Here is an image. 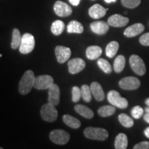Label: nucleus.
<instances>
[{"mask_svg": "<svg viewBox=\"0 0 149 149\" xmlns=\"http://www.w3.org/2000/svg\"><path fill=\"white\" fill-rule=\"evenodd\" d=\"M69 2L71 3L72 6H77L79 4L81 0H68Z\"/></svg>", "mask_w": 149, "mask_h": 149, "instance_id": "e433bc0d", "label": "nucleus"}, {"mask_svg": "<svg viewBox=\"0 0 149 149\" xmlns=\"http://www.w3.org/2000/svg\"><path fill=\"white\" fill-rule=\"evenodd\" d=\"M123 6L133 9L137 7L141 3V0H121Z\"/></svg>", "mask_w": 149, "mask_h": 149, "instance_id": "2f4dec72", "label": "nucleus"}, {"mask_svg": "<svg viewBox=\"0 0 149 149\" xmlns=\"http://www.w3.org/2000/svg\"><path fill=\"white\" fill-rule=\"evenodd\" d=\"M130 66L135 74L142 76L146 73V68L143 59L137 55H133L129 58Z\"/></svg>", "mask_w": 149, "mask_h": 149, "instance_id": "423d86ee", "label": "nucleus"}, {"mask_svg": "<svg viewBox=\"0 0 149 149\" xmlns=\"http://www.w3.org/2000/svg\"><path fill=\"white\" fill-rule=\"evenodd\" d=\"M65 24L61 20H56L51 25V32L53 35L58 36L64 32Z\"/></svg>", "mask_w": 149, "mask_h": 149, "instance_id": "a878e982", "label": "nucleus"}, {"mask_svg": "<svg viewBox=\"0 0 149 149\" xmlns=\"http://www.w3.org/2000/svg\"><path fill=\"white\" fill-rule=\"evenodd\" d=\"M81 97V91L79 87L74 86L72 88V101L73 102H77L79 101Z\"/></svg>", "mask_w": 149, "mask_h": 149, "instance_id": "72a5a7b5", "label": "nucleus"}, {"mask_svg": "<svg viewBox=\"0 0 149 149\" xmlns=\"http://www.w3.org/2000/svg\"><path fill=\"white\" fill-rule=\"evenodd\" d=\"M35 81V74L32 70H29L24 72L19 83V91L22 95H27L34 87Z\"/></svg>", "mask_w": 149, "mask_h": 149, "instance_id": "f257e3e1", "label": "nucleus"}, {"mask_svg": "<svg viewBox=\"0 0 149 149\" xmlns=\"http://www.w3.org/2000/svg\"><path fill=\"white\" fill-rule=\"evenodd\" d=\"M35 46V37L31 33H24L22 35L19 46V52L22 54H29L33 51Z\"/></svg>", "mask_w": 149, "mask_h": 149, "instance_id": "39448f33", "label": "nucleus"}, {"mask_svg": "<svg viewBox=\"0 0 149 149\" xmlns=\"http://www.w3.org/2000/svg\"><path fill=\"white\" fill-rule=\"evenodd\" d=\"M97 65L98 66L100 67V69L103 70V71L107 74L111 73L112 70H113V69H112V66L110 64V63L104 59H99L97 60Z\"/></svg>", "mask_w": 149, "mask_h": 149, "instance_id": "c756f323", "label": "nucleus"}, {"mask_svg": "<svg viewBox=\"0 0 149 149\" xmlns=\"http://www.w3.org/2000/svg\"><path fill=\"white\" fill-rule=\"evenodd\" d=\"M54 84L53 78L48 74H43L35 77L34 88L38 90H46Z\"/></svg>", "mask_w": 149, "mask_h": 149, "instance_id": "1a4fd4ad", "label": "nucleus"}, {"mask_svg": "<svg viewBox=\"0 0 149 149\" xmlns=\"http://www.w3.org/2000/svg\"><path fill=\"white\" fill-rule=\"evenodd\" d=\"M108 10H109L108 8H104L102 6L96 3V4H94L89 8L88 14L91 18L98 19H100L105 16Z\"/></svg>", "mask_w": 149, "mask_h": 149, "instance_id": "dca6fc26", "label": "nucleus"}, {"mask_svg": "<svg viewBox=\"0 0 149 149\" xmlns=\"http://www.w3.org/2000/svg\"><path fill=\"white\" fill-rule=\"evenodd\" d=\"M22 36H21V33L17 29H14L13 31L12 42H11V48L13 49H16L20 46L22 42Z\"/></svg>", "mask_w": 149, "mask_h": 149, "instance_id": "cd10ccee", "label": "nucleus"}, {"mask_svg": "<svg viewBox=\"0 0 149 149\" xmlns=\"http://www.w3.org/2000/svg\"><path fill=\"white\" fill-rule=\"evenodd\" d=\"M50 139L56 144L64 145L68 142L70 139V135L66 130L56 129L51 132L49 135Z\"/></svg>", "mask_w": 149, "mask_h": 149, "instance_id": "0eeeda50", "label": "nucleus"}, {"mask_svg": "<svg viewBox=\"0 0 149 149\" xmlns=\"http://www.w3.org/2000/svg\"><path fill=\"white\" fill-rule=\"evenodd\" d=\"M128 146V137L124 133H120L115 139V148L126 149Z\"/></svg>", "mask_w": 149, "mask_h": 149, "instance_id": "412c9836", "label": "nucleus"}, {"mask_svg": "<svg viewBox=\"0 0 149 149\" xmlns=\"http://www.w3.org/2000/svg\"><path fill=\"white\" fill-rule=\"evenodd\" d=\"M144 135L147 138L149 139V126L144 130Z\"/></svg>", "mask_w": 149, "mask_h": 149, "instance_id": "58836bf2", "label": "nucleus"}, {"mask_svg": "<svg viewBox=\"0 0 149 149\" xmlns=\"http://www.w3.org/2000/svg\"><path fill=\"white\" fill-rule=\"evenodd\" d=\"M144 110H145V111H146V113H149V107H148L145 108Z\"/></svg>", "mask_w": 149, "mask_h": 149, "instance_id": "79ce46f5", "label": "nucleus"}, {"mask_svg": "<svg viewBox=\"0 0 149 149\" xmlns=\"http://www.w3.org/2000/svg\"><path fill=\"white\" fill-rule=\"evenodd\" d=\"M91 90L92 92V95L95 99L97 102H102L104 100L105 95H104V91L102 88V86L97 81H94L91 84Z\"/></svg>", "mask_w": 149, "mask_h": 149, "instance_id": "a211bd4d", "label": "nucleus"}, {"mask_svg": "<svg viewBox=\"0 0 149 149\" xmlns=\"http://www.w3.org/2000/svg\"><path fill=\"white\" fill-rule=\"evenodd\" d=\"M91 31L99 35H105L109 30V24L104 21L93 22L90 25Z\"/></svg>", "mask_w": 149, "mask_h": 149, "instance_id": "2eb2a0df", "label": "nucleus"}, {"mask_svg": "<svg viewBox=\"0 0 149 149\" xmlns=\"http://www.w3.org/2000/svg\"><path fill=\"white\" fill-rule=\"evenodd\" d=\"M114 106H103L98 109V114L102 117H107L113 115L116 111Z\"/></svg>", "mask_w": 149, "mask_h": 149, "instance_id": "bb28decb", "label": "nucleus"}, {"mask_svg": "<svg viewBox=\"0 0 149 149\" xmlns=\"http://www.w3.org/2000/svg\"><path fill=\"white\" fill-rule=\"evenodd\" d=\"M134 149H149V141H144L137 144L133 147Z\"/></svg>", "mask_w": 149, "mask_h": 149, "instance_id": "c9c22d12", "label": "nucleus"}, {"mask_svg": "<svg viewBox=\"0 0 149 149\" xmlns=\"http://www.w3.org/2000/svg\"><path fill=\"white\" fill-rule=\"evenodd\" d=\"M74 109L77 113L86 119H91L94 116V113L92 110L82 104H77Z\"/></svg>", "mask_w": 149, "mask_h": 149, "instance_id": "aec40b11", "label": "nucleus"}, {"mask_svg": "<svg viewBox=\"0 0 149 149\" xmlns=\"http://www.w3.org/2000/svg\"><path fill=\"white\" fill-rule=\"evenodd\" d=\"M141 82L138 78L135 77H126L122 78L119 81V86L123 90H136L140 86Z\"/></svg>", "mask_w": 149, "mask_h": 149, "instance_id": "6e6552de", "label": "nucleus"}, {"mask_svg": "<svg viewBox=\"0 0 149 149\" xmlns=\"http://www.w3.org/2000/svg\"><path fill=\"white\" fill-rule=\"evenodd\" d=\"M102 53V49L98 46H91L87 48L86 55L88 59L94 60L99 58Z\"/></svg>", "mask_w": 149, "mask_h": 149, "instance_id": "6ab92c4d", "label": "nucleus"}, {"mask_svg": "<svg viewBox=\"0 0 149 149\" xmlns=\"http://www.w3.org/2000/svg\"><path fill=\"white\" fill-rule=\"evenodd\" d=\"M144 26L142 24L137 23L128 27L124 32V36L126 37H133L141 34L144 31Z\"/></svg>", "mask_w": 149, "mask_h": 149, "instance_id": "f3484780", "label": "nucleus"}, {"mask_svg": "<svg viewBox=\"0 0 149 149\" xmlns=\"http://www.w3.org/2000/svg\"><path fill=\"white\" fill-rule=\"evenodd\" d=\"M67 32L68 33H77L81 34L84 32V26L80 22L72 20L67 26Z\"/></svg>", "mask_w": 149, "mask_h": 149, "instance_id": "4be33fe9", "label": "nucleus"}, {"mask_svg": "<svg viewBox=\"0 0 149 149\" xmlns=\"http://www.w3.org/2000/svg\"><path fill=\"white\" fill-rule=\"evenodd\" d=\"M126 64V59L125 57L122 55H118L115 58L114 64H113V69H114L115 72L120 73L124 70V66Z\"/></svg>", "mask_w": 149, "mask_h": 149, "instance_id": "393cba45", "label": "nucleus"}, {"mask_svg": "<svg viewBox=\"0 0 149 149\" xmlns=\"http://www.w3.org/2000/svg\"><path fill=\"white\" fill-rule=\"evenodd\" d=\"M85 137L90 139L98 141H104L109 137V133L102 128L88 127L84 131Z\"/></svg>", "mask_w": 149, "mask_h": 149, "instance_id": "f03ea898", "label": "nucleus"}, {"mask_svg": "<svg viewBox=\"0 0 149 149\" xmlns=\"http://www.w3.org/2000/svg\"><path fill=\"white\" fill-rule=\"evenodd\" d=\"M143 113H144V110L139 106H136V107H133L131 110L132 116H133V118L136 119V120L140 119L143 115Z\"/></svg>", "mask_w": 149, "mask_h": 149, "instance_id": "473e14b6", "label": "nucleus"}, {"mask_svg": "<svg viewBox=\"0 0 149 149\" xmlns=\"http://www.w3.org/2000/svg\"><path fill=\"white\" fill-rule=\"evenodd\" d=\"M108 101L110 102L111 105L119 108V109H126L128 106V102L127 100L122 97L120 94L116 91L112 90L109 91L107 95Z\"/></svg>", "mask_w": 149, "mask_h": 149, "instance_id": "20e7f679", "label": "nucleus"}, {"mask_svg": "<svg viewBox=\"0 0 149 149\" xmlns=\"http://www.w3.org/2000/svg\"><path fill=\"white\" fill-rule=\"evenodd\" d=\"M104 1H105V2H106V3H110L115 2V1H116L117 0H104Z\"/></svg>", "mask_w": 149, "mask_h": 149, "instance_id": "ea45409f", "label": "nucleus"}, {"mask_svg": "<svg viewBox=\"0 0 149 149\" xmlns=\"http://www.w3.org/2000/svg\"><path fill=\"white\" fill-rule=\"evenodd\" d=\"M81 97L83 98L84 101L86 102H90L92 100V97H91L92 92L91 90V86L86 84L83 85L81 88Z\"/></svg>", "mask_w": 149, "mask_h": 149, "instance_id": "7c9ffc66", "label": "nucleus"}, {"mask_svg": "<svg viewBox=\"0 0 149 149\" xmlns=\"http://www.w3.org/2000/svg\"><path fill=\"white\" fill-rule=\"evenodd\" d=\"M145 103H146V104L147 105V107H149V97L146 99V101H145Z\"/></svg>", "mask_w": 149, "mask_h": 149, "instance_id": "a19ab883", "label": "nucleus"}, {"mask_svg": "<svg viewBox=\"0 0 149 149\" xmlns=\"http://www.w3.org/2000/svg\"><path fill=\"white\" fill-rule=\"evenodd\" d=\"M68 71L70 74H74L82 71L86 66L85 61L81 58H74L68 62Z\"/></svg>", "mask_w": 149, "mask_h": 149, "instance_id": "f8f14e48", "label": "nucleus"}, {"mask_svg": "<svg viewBox=\"0 0 149 149\" xmlns=\"http://www.w3.org/2000/svg\"><path fill=\"white\" fill-rule=\"evenodd\" d=\"M144 120L145 122L149 124V113H146V114L144 115Z\"/></svg>", "mask_w": 149, "mask_h": 149, "instance_id": "4c0bfd02", "label": "nucleus"}, {"mask_svg": "<svg viewBox=\"0 0 149 149\" xmlns=\"http://www.w3.org/2000/svg\"><path fill=\"white\" fill-rule=\"evenodd\" d=\"M48 90V102L54 106H57L59 104V100H60V90L59 86L55 84H53Z\"/></svg>", "mask_w": 149, "mask_h": 149, "instance_id": "4468645a", "label": "nucleus"}, {"mask_svg": "<svg viewBox=\"0 0 149 149\" xmlns=\"http://www.w3.org/2000/svg\"><path fill=\"white\" fill-rule=\"evenodd\" d=\"M129 22V19L120 14H115L108 19V24L113 27H124Z\"/></svg>", "mask_w": 149, "mask_h": 149, "instance_id": "ddd939ff", "label": "nucleus"}, {"mask_svg": "<svg viewBox=\"0 0 149 149\" xmlns=\"http://www.w3.org/2000/svg\"><path fill=\"white\" fill-rule=\"evenodd\" d=\"M55 55L57 57V60L59 64H64L66 61L69 59L70 55H71V51L69 48L66 46H56Z\"/></svg>", "mask_w": 149, "mask_h": 149, "instance_id": "9b49d317", "label": "nucleus"}, {"mask_svg": "<svg viewBox=\"0 0 149 149\" xmlns=\"http://www.w3.org/2000/svg\"><path fill=\"white\" fill-rule=\"evenodd\" d=\"M55 107V106L49 102L42 106L41 108L40 115L43 120L48 122H53L56 121L58 116V113Z\"/></svg>", "mask_w": 149, "mask_h": 149, "instance_id": "7ed1b4c3", "label": "nucleus"}, {"mask_svg": "<svg viewBox=\"0 0 149 149\" xmlns=\"http://www.w3.org/2000/svg\"><path fill=\"white\" fill-rule=\"evenodd\" d=\"M54 11L57 16L61 17H66L72 14V10L71 7L66 3L61 1H57L54 4Z\"/></svg>", "mask_w": 149, "mask_h": 149, "instance_id": "9d476101", "label": "nucleus"}, {"mask_svg": "<svg viewBox=\"0 0 149 149\" xmlns=\"http://www.w3.org/2000/svg\"><path fill=\"white\" fill-rule=\"evenodd\" d=\"M119 44L116 41H112L108 44L106 48V55L109 58H113L119 49Z\"/></svg>", "mask_w": 149, "mask_h": 149, "instance_id": "b1692460", "label": "nucleus"}, {"mask_svg": "<svg viewBox=\"0 0 149 149\" xmlns=\"http://www.w3.org/2000/svg\"><path fill=\"white\" fill-rule=\"evenodd\" d=\"M63 121L67 126L72 128L77 129L81 126V122L78 119L70 115H65L63 116Z\"/></svg>", "mask_w": 149, "mask_h": 149, "instance_id": "5701e85b", "label": "nucleus"}, {"mask_svg": "<svg viewBox=\"0 0 149 149\" xmlns=\"http://www.w3.org/2000/svg\"><path fill=\"white\" fill-rule=\"evenodd\" d=\"M119 121L123 126L126 128H130L134 125V121L131 117L125 113H122L118 116Z\"/></svg>", "mask_w": 149, "mask_h": 149, "instance_id": "c85d7f7f", "label": "nucleus"}, {"mask_svg": "<svg viewBox=\"0 0 149 149\" xmlns=\"http://www.w3.org/2000/svg\"><path fill=\"white\" fill-rule=\"evenodd\" d=\"M139 43L144 46H149V33H145L139 37Z\"/></svg>", "mask_w": 149, "mask_h": 149, "instance_id": "f704fd0d", "label": "nucleus"}]
</instances>
